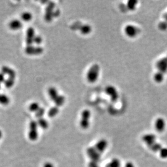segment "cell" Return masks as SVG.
Segmentation results:
<instances>
[{
    "mask_svg": "<svg viewBox=\"0 0 167 167\" xmlns=\"http://www.w3.org/2000/svg\"><path fill=\"white\" fill-rule=\"evenodd\" d=\"M100 72V66L97 64H95L91 66L88 71L87 78L90 83H94L96 81Z\"/></svg>",
    "mask_w": 167,
    "mask_h": 167,
    "instance_id": "1",
    "label": "cell"
},
{
    "mask_svg": "<svg viewBox=\"0 0 167 167\" xmlns=\"http://www.w3.org/2000/svg\"><path fill=\"white\" fill-rule=\"evenodd\" d=\"M39 125L37 122L35 121H32L29 124V128L28 131V137L29 139L32 141H35L38 139V128Z\"/></svg>",
    "mask_w": 167,
    "mask_h": 167,
    "instance_id": "2",
    "label": "cell"
},
{
    "mask_svg": "<svg viewBox=\"0 0 167 167\" xmlns=\"http://www.w3.org/2000/svg\"><path fill=\"white\" fill-rule=\"evenodd\" d=\"M91 113L88 109L84 110L82 111L81 115V119L80 120L79 124L80 126L84 129H87L89 126V119H90Z\"/></svg>",
    "mask_w": 167,
    "mask_h": 167,
    "instance_id": "3",
    "label": "cell"
},
{
    "mask_svg": "<svg viewBox=\"0 0 167 167\" xmlns=\"http://www.w3.org/2000/svg\"><path fill=\"white\" fill-rule=\"evenodd\" d=\"M55 3L53 1H49L47 6L45 8V21L50 22L54 17V9L55 6Z\"/></svg>",
    "mask_w": 167,
    "mask_h": 167,
    "instance_id": "4",
    "label": "cell"
},
{
    "mask_svg": "<svg viewBox=\"0 0 167 167\" xmlns=\"http://www.w3.org/2000/svg\"><path fill=\"white\" fill-rule=\"evenodd\" d=\"M87 153L88 157L90 158L91 161H94L98 162L100 161L101 154L98 152L94 147H89L87 150Z\"/></svg>",
    "mask_w": 167,
    "mask_h": 167,
    "instance_id": "5",
    "label": "cell"
},
{
    "mask_svg": "<svg viewBox=\"0 0 167 167\" xmlns=\"http://www.w3.org/2000/svg\"><path fill=\"white\" fill-rule=\"evenodd\" d=\"M44 49L43 48L38 46V47H34L32 45L31 46H27V47L24 49V52L26 54L30 55H40L43 53Z\"/></svg>",
    "mask_w": 167,
    "mask_h": 167,
    "instance_id": "6",
    "label": "cell"
},
{
    "mask_svg": "<svg viewBox=\"0 0 167 167\" xmlns=\"http://www.w3.org/2000/svg\"><path fill=\"white\" fill-rule=\"evenodd\" d=\"M125 32L127 36L131 37H134L139 33V28L133 25H128L124 29Z\"/></svg>",
    "mask_w": 167,
    "mask_h": 167,
    "instance_id": "7",
    "label": "cell"
},
{
    "mask_svg": "<svg viewBox=\"0 0 167 167\" xmlns=\"http://www.w3.org/2000/svg\"><path fill=\"white\" fill-rule=\"evenodd\" d=\"M35 30L32 27H29L27 30V36H26V43L27 46L32 45V43H34V39L35 35Z\"/></svg>",
    "mask_w": 167,
    "mask_h": 167,
    "instance_id": "8",
    "label": "cell"
},
{
    "mask_svg": "<svg viewBox=\"0 0 167 167\" xmlns=\"http://www.w3.org/2000/svg\"><path fill=\"white\" fill-rule=\"evenodd\" d=\"M105 92L107 94L111 97V101L116 102L118 97V95L117 90L113 86H108L105 88Z\"/></svg>",
    "mask_w": 167,
    "mask_h": 167,
    "instance_id": "9",
    "label": "cell"
},
{
    "mask_svg": "<svg viewBox=\"0 0 167 167\" xmlns=\"http://www.w3.org/2000/svg\"><path fill=\"white\" fill-rule=\"evenodd\" d=\"M108 143L105 139H101L97 143L95 146H94V148L96 149V150L100 152V154L104 152V151L106 149L107 147Z\"/></svg>",
    "mask_w": 167,
    "mask_h": 167,
    "instance_id": "10",
    "label": "cell"
},
{
    "mask_svg": "<svg viewBox=\"0 0 167 167\" xmlns=\"http://www.w3.org/2000/svg\"><path fill=\"white\" fill-rule=\"evenodd\" d=\"M156 66L160 72L165 74L167 71V58L159 60L157 63Z\"/></svg>",
    "mask_w": 167,
    "mask_h": 167,
    "instance_id": "11",
    "label": "cell"
},
{
    "mask_svg": "<svg viewBox=\"0 0 167 167\" xmlns=\"http://www.w3.org/2000/svg\"><path fill=\"white\" fill-rule=\"evenodd\" d=\"M155 127L158 132L161 133L165 131V122L162 118H159L157 119L155 123Z\"/></svg>",
    "mask_w": 167,
    "mask_h": 167,
    "instance_id": "12",
    "label": "cell"
},
{
    "mask_svg": "<svg viewBox=\"0 0 167 167\" xmlns=\"http://www.w3.org/2000/svg\"><path fill=\"white\" fill-rule=\"evenodd\" d=\"M2 73L4 75H6L8 76L9 77H16V72L15 71L11 68L10 67L7 66H3L1 69Z\"/></svg>",
    "mask_w": 167,
    "mask_h": 167,
    "instance_id": "13",
    "label": "cell"
},
{
    "mask_svg": "<svg viewBox=\"0 0 167 167\" xmlns=\"http://www.w3.org/2000/svg\"><path fill=\"white\" fill-rule=\"evenodd\" d=\"M156 140V136L154 134H147L144 135L143 137V141L146 144H148V146H151L152 144L154 143Z\"/></svg>",
    "mask_w": 167,
    "mask_h": 167,
    "instance_id": "14",
    "label": "cell"
},
{
    "mask_svg": "<svg viewBox=\"0 0 167 167\" xmlns=\"http://www.w3.org/2000/svg\"><path fill=\"white\" fill-rule=\"evenodd\" d=\"M9 27L12 30H17L21 28L23 26V24L22 22L20 21L19 19H14L9 23Z\"/></svg>",
    "mask_w": 167,
    "mask_h": 167,
    "instance_id": "15",
    "label": "cell"
},
{
    "mask_svg": "<svg viewBox=\"0 0 167 167\" xmlns=\"http://www.w3.org/2000/svg\"><path fill=\"white\" fill-rule=\"evenodd\" d=\"M48 94H49L50 99L54 102L58 96V91L56 90V89L54 87H51L48 89Z\"/></svg>",
    "mask_w": 167,
    "mask_h": 167,
    "instance_id": "16",
    "label": "cell"
},
{
    "mask_svg": "<svg viewBox=\"0 0 167 167\" xmlns=\"http://www.w3.org/2000/svg\"><path fill=\"white\" fill-rule=\"evenodd\" d=\"M79 31L82 34H88L92 31V27L89 24H82L79 29Z\"/></svg>",
    "mask_w": 167,
    "mask_h": 167,
    "instance_id": "17",
    "label": "cell"
},
{
    "mask_svg": "<svg viewBox=\"0 0 167 167\" xmlns=\"http://www.w3.org/2000/svg\"><path fill=\"white\" fill-rule=\"evenodd\" d=\"M37 124L41 128L44 129H46L49 126V123L47 120L45 119L44 118H40L38 119L37 121Z\"/></svg>",
    "mask_w": 167,
    "mask_h": 167,
    "instance_id": "18",
    "label": "cell"
},
{
    "mask_svg": "<svg viewBox=\"0 0 167 167\" xmlns=\"http://www.w3.org/2000/svg\"><path fill=\"white\" fill-rule=\"evenodd\" d=\"M59 112V109L58 107L55 106L51 108L49 111L48 112V115L50 118H53L55 117V116L58 115V113Z\"/></svg>",
    "mask_w": 167,
    "mask_h": 167,
    "instance_id": "19",
    "label": "cell"
},
{
    "mask_svg": "<svg viewBox=\"0 0 167 167\" xmlns=\"http://www.w3.org/2000/svg\"><path fill=\"white\" fill-rule=\"evenodd\" d=\"M15 78L14 77H9L4 81V86L6 88H11L15 84Z\"/></svg>",
    "mask_w": 167,
    "mask_h": 167,
    "instance_id": "20",
    "label": "cell"
},
{
    "mask_svg": "<svg viewBox=\"0 0 167 167\" xmlns=\"http://www.w3.org/2000/svg\"><path fill=\"white\" fill-rule=\"evenodd\" d=\"M65 97L63 95H58V96L56 99L55 101H54V103L55 104L56 107H61L64 104L65 102Z\"/></svg>",
    "mask_w": 167,
    "mask_h": 167,
    "instance_id": "21",
    "label": "cell"
},
{
    "mask_svg": "<svg viewBox=\"0 0 167 167\" xmlns=\"http://www.w3.org/2000/svg\"><path fill=\"white\" fill-rule=\"evenodd\" d=\"M121 162L118 159H113L109 163H108L105 167H120Z\"/></svg>",
    "mask_w": 167,
    "mask_h": 167,
    "instance_id": "22",
    "label": "cell"
},
{
    "mask_svg": "<svg viewBox=\"0 0 167 167\" xmlns=\"http://www.w3.org/2000/svg\"><path fill=\"white\" fill-rule=\"evenodd\" d=\"M21 19L25 22H29L32 19V15L29 12H24L21 16Z\"/></svg>",
    "mask_w": 167,
    "mask_h": 167,
    "instance_id": "23",
    "label": "cell"
},
{
    "mask_svg": "<svg viewBox=\"0 0 167 167\" xmlns=\"http://www.w3.org/2000/svg\"><path fill=\"white\" fill-rule=\"evenodd\" d=\"M10 103V99L6 95L0 94V103L2 105H6Z\"/></svg>",
    "mask_w": 167,
    "mask_h": 167,
    "instance_id": "24",
    "label": "cell"
},
{
    "mask_svg": "<svg viewBox=\"0 0 167 167\" xmlns=\"http://www.w3.org/2000/svg\"><path fill=\"white\" fill-rule=\"evenodd\" d=\"M40 105L37 102H33V103H31L30 105L29 106V110H30L31 112H36L38 110L40 109Z\"/></svg>",
    "mask_w": 167,
    "mask_h": 167,
    "instance_id": "25",
    "label": "cell"
},
{
    "mask_svg": "<svg viewBox=\"0 0 167 167\" xmlns=\"http://www.w3.org/2000/svg\"><path fill=\"white\" fill-rule=\"evenodd\" d=\"M151 150L154 151V152H158V151H160L161 149H162V146H161L160 144L156 143V142H155L154 143L152 144L151 146H149Z\"/></svg>",
    "mask_w": 167,
    "mask_h": 167,
    "instance_id": "26",
    "label": "cell"
},
{
    "mask_svg": "<svg viewBox=\"0 0 167 167\" xmlns=\"http://www.w3.org/2000/svg\"><path fill=\"white\" fill-rule=\"evenodd\" d=\"M45 109L44 108H40L35 113V116L37 118H43V115H45Z\"/></svg>",
    "mask_w": 167,
    "mask_h": 167,
    "instance_id": "27",
    "label": "cell"
},
{
    "mask_svg": "<svg viewBox=\"0 0 167 167\" xmlns=\"http://www.w3.org/2000/svg\"><path fill=\"white\" fill-rule=\"evenodd\" d=\"M164 77V74L161 72H158L156 74H155L154 76V79L157 82H161L162 81Z\"/></svg>",
    "mask_w": 167,
    "mask_h": 167,
    "instance_id": "28",
    "label": "cell"
},
{
    "mask_svg": "<svg viewBox=\"0 0 167 167\" xmlns=\"http://www.w3.org/2000/svg\"><path fill=\"white\" fill-rule=\"evenodd\" d=\"M137 1H130L128 2V4H127V6H128V9L129 10H131V11H133L135 9V6H136L137 4Z\"/></svg>",
    "mask_w": 167,
    "mask_h": 167,
    "instance_id": "29",
    "label": "cell"
},
{
    "mask_svg": "<svg viewBox=\"0 0 167 167\" xmlns=\"http://www.w3.org/2000/svg\"><path fill=\"white\" fill-rule=\"evenodd\" d=\"M160 152V156L163 158V159H167V148H163L161 149Z\"/></svg>",
    "mask_w": 167,
    "mask_h": 167,
    "instance_id": "30",
    "label": "cell"
},
{
    "mask_svg": "<svg viewBox=\"0 0 167 167\" xmlns=\"http://www.w3.org/2000/svg\"><path fill=\"white\" fill-rule=\"evenodd\" d=\"M82 24L80 22H76L74 24H73L71 26V29L73 30H77L81 28Z\"/></svg>",
    "mask_w": 167,
    "mask_h": 167,
    "instance_id": "31",
    "label": "cell"
},
{
    "mask_svg": "<svg viewBox=\"0 0 167 167\" xmlns=\"http://www.w3.org/2000/svg\"><path fill=\"white\" fill-rule=\"evenodd\" d=\"M42 42V38L39 35H35L34 39V43H35L37 45H40Z\"/></svg>",
    "mask_w": 167,
    "mask_h": 167,
    "instance_id": "32",
    "label": "cell"
},
{
    "mask_svg": "<svg viewBox=\"0 0 167 167\" xmlns=\"http://www.w3.org/2000/svg\"><path fill=\"white\" fill-rule=\"evenodd\" d=\"M159 28L162 30H165L167 28V21H165V22H161V24H159Z\"/></svg>",
    "mask_w": 167,
    "mask_h": 167,
    "instance_id": "33",
    "label": "cell"
},
{
    "mask_svg": "<svg viewBox=\"0 0 167 167\" xmlns=\"http://www.w3.org/2000/svg\"><path fill=\"white\" fill-rule=\"evenodd\" d=\"M98 162L94 161H90L88 165V167H100L97 164Z\"/></svg>",
    "mask_w": 167,
    "mask_h": 167,
    "instance_id": "34",
    "label": "cell"
},
{
    "mask_svg": "<svg viewBox=\"0 0 167 167\" xmlns=\"http://www.w3.org/2000/svg\"><path fill=\"white\" fill-rule=\"evenodd\" d=\"M5 76L3 73H0V84L4 82L5 81Z\"/></svg>",
    "mask_w": 167,
    "mask_h": 167,
    "instance_id": "35",
    "label": "cell"
},
{
    "mask_svg": "<svg viewBox=\"0 0 167 167\" xmlns=\"http://www.w3.org/2000/svg\"><path fill=\"white\" fill-rule=\"evenodd\" d=\"M43 167H55L54 165L50 162H47L44 164Z\"/></svg>",
    "mask_w": 167,
    "mask_h": 167,
    "instance_id": "36",
    "label": "cell"
},
{
    "mask_svg": "<svg viewBox=\"0 0 167 167\" xmlns=\"http://www.w3.org/2000/svg\"><path fill=\"white\" fill-rule=\"evenodd\" d=\"M60 15V11L58 9H56L54 11V17H57Z\"/></svg>",
    "mask_w": 167,
    "mask_h": 167,
    "instance_id": "37",
    "label": "cell"
},
{
    "mask_svg": "<svg viewBox=\"0 0 167 167\" xmlns=\"http://www.w3.org/2000/svg\"><path fill=\"white\" fill-rule=\"evenodd\" d=\"M124 167H135V165L133 164V163H131V162H128L126 164V165L124 166Z\"/></svg>",
    "mask_w": 167,
    "mask_h": 167,
    "instance_id": "38",
    "label": "cell"
},
{
    "mask_svg": "<svg viewBox=\"0 0 167 167\" xmlns=\"http://www.w3.org/2000/svg\"><path fill=\"white\" fill-rule=\"evenodd\" d=\"M2 136H3V133L2 131L0 130V140L2 139Z\"/></svg>",
    "mask_w": 167,
    "mask_h": 167,
    "instance_id": "39",
    "label": "cell"
},
{
    "mask_svg": "<svg viewBox=\"0 0 167 167\" xmlns=\"http://www.w3.org/2000/svg\"><path fill=\"white\" fill-rule=\"evenodd\" d=\"M164 18L165 19V21H167V13L165 14V15H164Z\"/></svg>",
    "mask_w": 167,
    "mask_h": 167,
    "instance_id": "40",
    "label": "cell"
},
{
    "mask_svg": "<svg viewBox=\"0 0 167 167\" xmlns=\"http://www.w3.org/2000/svg\"><path fill=\"white\" fill-rule=\"evenodd\" d=\"M1 88V84H0V89Z\"/></svg>",
    "mask_w": 167,
    "mask_h": 167,
    "instance_id": "41",
    "label": "cell"
}]
</instances>
